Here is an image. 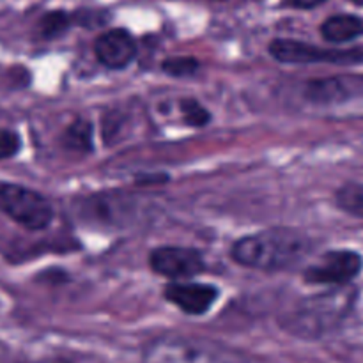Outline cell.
<instances>
[{
	"instance_id": "obj_19",
	"label": "cell",
	"mask_w": 363,
	"mask_h": 363,
	"mask_svg": "<svg viewBox=\"0 0 363 363\" xmlns=\"http://www.w3.org/2000/svg\"><path fill=\"white\" fill-rule=\"evenodd\" d=\"M326 0H286L287 6L296 7V9H314V7L321 6Z\"/></svg>"
},
{
	"instance_id": "obj_17",
	"label": "cell",
	"mask_w": 363,
	"mask_h": 363,
	"mask_svg": "<svg viewBox=\"0 0 363 363\" xmlns=\"http://www.w3.org/2000/svg\"><path fill=\"white\" fill-rule=\"evenodd\" d=\"M199 67H201V62L195 57H169L162 62V69L170 77L177 78L191 77L197 73Z\"/></svg>"
},
{
	"instance_id": "obj_16",
	"label": "cell",
	"mask_w": 363,
	"mask_h": 363,
	"mask_svg": "<svg viewBox=\"0 0 363 363\" xmlns=\"http://www.w3.org/2000/svg\"><path fill=\"white\" fill-rule=\"evenodd\" d=\"M183 121L191 128H202L211 121V113L195 98H183L179 103Z\"/></svg>"
},
{
	"instance_id": "obj_21",
	"label": "cell",
	"mask_w": 363,
	"mask_h": 363,
	"mask_svg": "<svg viewBox=\"0 0 363 363\" xmlns=\"http://www.w3.org/2000/svg\"><path fill=\"white\" fill-rule=\"evenodd\" d=\"M350 2H353L354 6H358V7H363V0H350Z\"/></svg>"
},
{
	"instance_id": "obj_20",
	"label": "cell",
	"mask_w": 363,
	"mask_h": 363,
	"mask_svg": "<svg viewBox=\"0 0 363 363\" xmlns=\"http://www.w3.org/2000/svg\"><path fill=\"white\" fill-rule=\"evenodd\" d=\"M23 363H73L69 362L67 358H41V360H35V362H23Z\"/></svg>"
},
{
	"instance_id": "obj_8",
	"label": "cell",
	"mask_w": 363,
	"mask_h": 363,
	"mask_svg": "<svg viewBox=\"0 0 363 363\" xmlns=\"http://www.w3.org/2000/svg\"><path fill=\"white\" fill-rule=\"evenodd\" d=\"M149 266L156 275L165 279H191L204 272V257L195 248L186 247H160L149 254Z\"/></svg>"
},
{
	"instance_id": "obj_14",
	"label": "cell",
	"mask_w": 363,
	"mask_h": 363,
	"mask_svg": "<svg viewBox=\"0 0 363 363\" xmlns=\"http://www.w3.org/2000/svg\"><path fill=\"white\" fill-rule=\"evenodd\" d=\"M335 204L340 211L363 222V183H346L337 190Z\"/></svg>"
},
{
	"instance_id": "obj_3",
	"label": "cell",
	"mask_w": 363,
	"mask_h": 363,
	"mask_svg": "<svg viewBox=\"0 0 363 363\" xmlns=\"http://www.w3.org/2000/svg\"><path fill=\"white\" fill-rule=\"evenodd\" d=\"M142 363H243V357L206 337L169 333L145 344Z\"/></svg>"
},
{
	"instance_id": "obj_15",
	"label": "cell",
	"mask_w": 363,
	"mask_h": 363,
	"mask_svg": "<svg viewBox=\"0 0 363 363\" xmlns=\"http://www.w3.org/2000/svg\"><path fill=\"white\" fill-rule=\"evenodd\" d=\"M71 16L64 11H50L39 20L38 30L43 39H55L69 28Z\"/></svg>"
},
{
	"instance_id": "obj_2",
	"label": "cell",
	"mask_w": 363,
	"mask_h": 363,
	"mask_svg": "<svg viewBox=\"0 0 363 363\" xmlns=\"http://www.w3.org/2000/svg\"><path fill=\"white\" fill-rule=\"evenodd\" d=\"M357 289L351 286L333 287L298 301L280 318V328L301 340H319L335 332L353 311Z\"/></svg>"
},
{
	"instance_id": "obj_1",
	"label": "cell",
	"mask_w": 363,
	"mask_h": 363,
	"mask_svg": "<svg viewBox=\"0 0 363 363\" xmlns=\"http://www.w3.org/2000/svg\"><path fill=\"white\" fill-rule=\"evenodd\" d=\"M311 252V240L289 227L261 230L238 240L230 248L236 264L261 272H280L296 266Z\"/></svg>"
},
{
	"instance_id": "obj_18",
	"label": "cell",
	"mask_w": 363,
	"mask_h": 363,
	"mask_svg": "<svg viewBox=\"0 0 363 363\" xmlns=\"http://www.w3.org/2000/svg\"><path fill=\"white\" fill-rule=\"evenodd\" d=\"M21 147V140L18 133L11 130H0V160L13 158Z\"/></svg>"
},
{
	"instance_id": "obj_10",
	"label": "cell",
	"mask_w": 363,
	"mask_h": 363,
	"mask_svg": "<svg viewBox=\"0 0 363 363\" xmlns=\"http://www.w3.org/2000/svg\"><path fill=\"white\" fill-rule=\"evenodd\" d=\"M133 213V208L130 206V201L117 195H91L87 199L78 201L77 215L82 222L91 223H105V225L116 227L117 223H124V218Z\"/></svg>"
},
{
	"instance_id": "obj_12",
	"label": "cell",
	"mask_w": 363,
	"mask_h": 363,
	"mask_svg": "<svg viewBox=\"0 0 363 363\" xmlns=\"http://www.w3.org/2000/svg\"><path fill=\"white\" fill-rule=\"evenodd\" d=\"M321 35L328 43L342 45L363 35V18L353 14H335L321 25Z\"/></svg>"
},
{
	"instance_id": "obj_9",
	"label": "cell",
	"mask_w": 363,
	"mask_h": 363,
	"mask_svg": "<svg viewBox=\"0 0 363 363\" xmlns=\"http://www.w3.org/2000/svg\"><path fill=\"white\" fill-rule=\"evenodd\" d=\"M218 289L211 284L172 282L165 287L163 296L188 315H202L218 300Z\"/></svg>"
},
{
	"instance_id": "obj_5",
	"label": "cell",
	"mask_w": 363,
	"mask_h": 363,
	"mask_svg": "<svg viewBox=\"0 0 363 363\" xmlns=\"http://www.w3.org/2000/svg\"><path fill=\"white\" fill-rule=\"evenodd\" d=\"M269 53L282 64H335L357 66L363 62V46L353 48H319L294 39H275L269 45Z\"/></svg>"
},
{
	"instance_id": "obj_4",
	"label": "cell",
	"mask_w": 363,
	"mask_h": 363,
	"mask_svg": "<svg viewBox=\"0 0 363 363\" xmlns=\"http://www.w3.org/2000/svg\"><path fill=\"white\" fill-rule=\"evenodd\" d=\"M0 211L28 230L46 229L55 216L45 195L14 183L0 184Z\"/></svg>"
},
{
	"instance_id": "obj_7",
	"label": "cell",
	"mask_w": 363,
	"mask_h": 363,
	"mask_svg": "<svg viewBox=\"0 0 363 363\" xmlns=\"http://www.w3.org/2000/svg\"><path fill=\"white\" fill-rule=\"evenodd\" d=\"M363 257L354 250H330L305 268L303 280L311 286L346 287L362 273Z\"/></svg>"
},
{
	"instance_id": "obj_6",
	"label": "cell",
	"mask_w": 363,
	"mask_h": 363,
	"mask_svg": "<svg viewBox=\"0 0 363 363\" xmlns=\"http://www.w3.org/2000/svg\"><path fill=\"white\" fill-rule=\"evenodd\" d=\"M303 99L321 108H339L363 101V74H333L303 85Z\"/></svg>"
},
{
	"instance_id": "obj_11",
	"label": "cell",
	"mask_w": 363,
	"mask_h": 363,
	"mask_svg": "<svg viewBox=\"0 0 363 363\" xmlns=\"http://www.w3.org/2000/svg\"><path fill=\"white\" fill-rule=\"evenodd\" d=\"M94 53L108 69H124L137 57V43L124 28H112L96 39Z\"/></svg>"
},
{
	"instance_id": "obj_13",
	"label": "cell",
	"mask_w": 363,
	"mask_h": 363,
	"mask_svg": "<svg viewBox=\"0 0 363 363\" xmlns=\"http://www.w3.org/2000/svg\"><path fill=\"white\" fill-rule=\"evenodd\" d=\"M94 128L89 123L87 119H74L73 123L67 124L66 130L60 135V144L64 145V149L73 152H91L94 147Z\"/></svg>"
}]
</instances>
